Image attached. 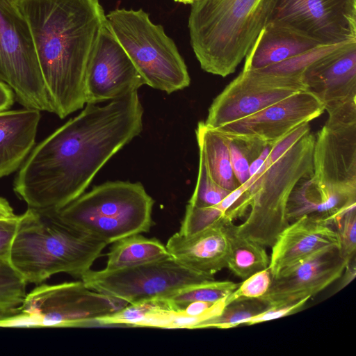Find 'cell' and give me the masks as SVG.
<instances>
[{
    "label": "cell",
    "mask_w": 356,
    "mask_h": 356,
    "mask_svg": "<svg viewBox=\"0 0 356 356\" xmlns=\"http://www.w3.org/2000/svg\"><path fill=\"white\" fill-rule=\"evenodd\" d=\"M82 111L37 145L13 190L29 208L56 211L81 195L106 163L143 129L137 90Z\"/></svg>",
    "instance_id": "cell-1"
},
{
    "label": "cell",
    "mask_w": 356,
    "mask_h": 356,
    "mask_svg": "<svg viewBox=\"0 0 356 356\" xmlns=\"http://www.w3.org/2000/svg\"><path fill=\"white\" fill-rule=\"evenodd\" d=\"M53 113L83 108L88 65L106 19L99 0H19Z\"/></svg>",
    "instance_id": "cell-2"
},
{
    "label": "cell",
    "mask_w": 356,
    "mask_h": 356,
    "mask_svg": "<svg viewBox=\"0 0 356 356\" xmlns=\"http://www.w3.org/2000/svg\"><path fill=\"white\" fill-rule=\"evenodd\" d=\"M315 136L309 123L300 125L274 144L268 156L252 177L254 182L238 200L241 211L250 210L236 232L271 248L289 225L287 205L296 186L313 172Z\"/></svg>",
    "instance_id": "cell-3"
},
{
    "label": "cell",
    "mask_w": 356,
    "mask_h": 356,
    "mask_svg": "<svg viewBox=\"0 0 356 356\" xmlns=\"http://www.w3.org/2000/svg\"><path fill=\"white\" fill-rule=\"evenodd\" d=\"M275 0H195L188 27L201 68L226 77L268 22Z\"/></svg>",
    "instance_id": "cell-4"
},
{
    "label": "cell",
    "mask_w": 356,
    "mask_h": 356,
    "mask_svg": "<svg viewBox=\"0 0 356 356\" xmlns=\"http://www.w3.org/2000/svg\"><path fill=\"white\" fill-rule=\"evenodd\" d=\"M106 245L65 224L54 211L28 208L19 216L9 261L27 283L59 273L81 279Z\"/></svg>",
    "instance_id": "cell-5"
},
{
    "label": "cell",
    "mask_w": 356,
    "mask_h": 356,
    "mask_svg": "<svg viewBox=\"0 0 356 356\" xmlns=\"http://www.w3.org/2000/svg\"><path fill=\"white\" fill-rule=\"evenodd\" d=\"M154 203L139 182L108 181L54 212L65 224L108 245L148 232Z\"/></svg>",
    "instance_id": "cell-6"
},
{
    "label": "cell",
    "mask_w": 356,
    "mask_h": 356,
    "mask_svg": "<svg viewBox=\"0 0 356 356\" xmlns=\"http://www.w3.org/2000/svg\"><path fill=\"white\" fill-rule=\"evenodd\" d=\"M118 40L145 81L168 94L190 85L186 65L174 41L143 9H115L106 15Z\"/></svg>",
    "instance_id": "cell-7"
},
{
    "label": "cell",
    "mask_w": 356,
    "mask_h": 356,
    "mask_svg": "<svg viewBox=\"0 0 356 356\" xmlns=\"http://www.w3.org/2000/svg\"><path fill=\"white\" fill-rule=\"evenodd\" d=\"M0 80L24 108L53 113L19 0H0Z\"/></svg>",
    "instance_id": "cell-8"
},
{
    "label": "cell",
    "mask_w": 356,
    "mask_h": 356,
    "mask_svg": "<svg viewBox=\"0 0 356 356\" xmlns=\"http://www.w3.org/2000/svg\"><path fill=\"white\" fill-rule=\"evenodd\" d=\"M210 277L179 264L171 256L149 263L117 270H90L81 280L92 290L134 304L164 298Z\"/></svg>",
    "instance_id": "cell-9"
},
{
    "label": "cell",
    "mask_w": 356,
    "mask_h": 356,
    "mask_svg": "<svg viewBox=\"0 0 356 356\" xmlns=\"http://www.w3.org/2000/svg\"><path fill=\"white\" fill-rule=\"evenodd\" d=\"M127 302L92 290L81 281L42 284L26 295L19 310L32 315L40 327H91L127 306Z\"/></svg>",
    "instance_id": "cell-10"
},
{
    "label": "cell",
    "mask_w": 356,
    "mask_h": 356,
    "mask_svg": "<svg viewBox=\"0 0 356 356\" xmlns=\"http://www.w3.org/2000/svg\"><path fill=\"white\" fill-rule=\"evenodd\" d=\"M305 90L302 73L243 69L213 100L204 123L216 129Z\"/></svg>",
    "instance_id": "cell-11"
},
{
    "label": "cell",
    "mask_w": 356,
    "mask_h": 356,
    "mask_svg": "<svg viewBox=\"0 0 356 356\" xmlns=\"http://www.w3.org/2000/svg\"><path fill=\"white\" fill-rule=\"evenodd\" d=\"M268 22L323 46L356 41V0H275Z\"/></svg>",
    "instance_id": "cell-12"
},
{
    "label": "cell",
    "mask_w": 356,
    "mask_h": 356,
    "mask_svg": "<svg viewBox=\"0 0 356 356\" xmlns=\"http://www.w3.org/2000/svg\"><path fill=\"white\" fill-rule=\"evenodd\" d=\"M324 111L323 102L308 89L215 129L233 140L274 144Z\"/></svg>",
    "instance_id": "cell-13"
},
{
    "label": "cell",
    "mask_w": 356,
    "mask_h": 356,
    "mask_svg": "<svg viewBox=\"0 0 356 356\" xmlns=\"http://www.w3.org/2000/svg\"><path fill=\"white\" fill-rule=\"evenodd\" d=\"M145 81L118 40L108 20L104 21L88 65L86 102L97 104L138 90Z\"/></svg>",
    "instance_id": "cell-14"
},
{
    "label": "cell",
    "mask_w": 356,
    "mask_h": 356,
    "mask_svg": "<svg viewBox=\"0 0 356 356\" xmlns=\"http://www.w3.org/2000/svg\"><path fill=\"white\" fill-rule=\"evenodd\" d=\"M310 178L318 185L356 195V122L326 121L315 136Z\"/></svg>",
    "instance_id": "cell-15"
},
{
    "label": "cell",
    "mask_w": 356,
    "mask_h": 356,
    "mask_svg": "<svg viewBox=\"0 0 356 356\" xmlns=\"http://www.w3.org/2000/svg\"><path fill=\"white\" fill-rule=\"evenodd\" d=\"M348 262L339 249L321 252L272 277L268 290L259 299L269 308L310 298L338 280Z\"/></svg>",
    "instance_id": "cell-16"
},
{
    "label": "cell",
    "mask_w": 356,
    "mask_h": 356,
    "mask_svg": "<svg viewBox=\"0 0 356 356\" xmlns=\"http://www.w3.org/2000/svg\"><path fill=\"white\" fill-rule=\"evenodd\" d=\"M340 248L338 232L327 220L303 216L289 222L271 247L269 269L272 277L321 252Z\"/></svg>",
    "instance_id": "cell-17"
},
{
    "label": "cell",
    "mask_w": 356,
    "mask_h": 356,
    "mask_svg": "<svg viewBox=\"0 0 356 356\" xmlns=\"http://www.w3.org/2000/svg\"><path fill=\"white\" fill-rule=\"evenodd\" d=\"M302 76L325 107L356 97V41L337 44L310 63Z\"/></svg>",
    "instance_id": "cell-18"
},
{
    "label": "cell",
    "mask_w": 356,
    "mask_h": 356,
    "mask_svg": "<svg viewBox=\"0 0 356 356\" xmlns=\"http://www.w3.org/2000/svg\"><path fill=\"white\" fill-rule=\"evenodd\" d=\"M224 220L193 234L175 233L165 245L170 255L191 270L214 277L227 266L229 242Z\"/></svg>",
    "instance_id": "cell-19"
},
{
    "label": "cell",
    "mask_w": 356,
    "mask_h": 356,
    "mask_svg": "<svg viewBox=\"0 0 356 356\" xmlns=\"http://www.w3.org/2000/svg\"><path fill=\"white\" fill-rule=\"evenodd\" d=\"M40 117L33 108L0 112V178L17 170L33 149Z\"/></svg>",
    "instance_id": "cell-20"
},
{
    "label": "cell",
    "mask_w": 356,
    "mask_h": 356,
    "mask_svg": "<svg viewBox=\"0 0 356 356\" xmlns=\"http://www.w3.org/2000/svg\"><path fill=\"white\" fill-rule=\"evenodd\" d=\"M354 208L356 195L318 185L308 177L302 179L292 192L286 218L291 222L303 216H316L337 229L344 215Z\"/></svg>",
    "instance_id": "cell-21"
},
{
    "label": "cell",
    "mask_w": 356,
    "mask_h": 356,
    "mask_svg": "<svg viewBox=\"0 0 356 356\" xmlns=\"http://www.w3.org/2000/svg\"><path fill=\"white\" fill-rule=\"evenodd\" d=\"M321 45L289 28L268 22L245 56L243 69H260L305 54Z\"/></svg>",
    "instance_id": "cell-22"
},
{
    "label": "cell",
    "mask_w": 356,
    "mask_h": 356,
    "mask_svg": "<svg viewBox=\"0 0 356 356\" xmlns=\"http://www.w3.org/2000/svg\"><path fill=\"white\" fill-rule=\"evenodd\" d=\"M199 158L202 161L211 179L222 188L233 191L240 185L230 162L229 138L216 129L200 122L196 131Z\"/></svg>",
    "instance_id": "cell-23"
},
{
    "label": "cell",
    "mask_w": 356,
    "mask_h": 356,
    "mask_svg": "<svg viewBox=\"0 0 356 356\" xmlns=\"http://www.w3.org/2000/svg\"><path fill=\"white\" fill-rule=\"evenodd\" d=\"M111 247L104 269L117 270L138 266L170 257L165 245L156 238L141 234L118 240Z\"/></svg>",
    "instance_id": "cell-24"
},
{
    "label": "cell",
    "mask_w": 356,
    "mask_h": 356,
    "mask_svg": "<svg viewBox=\"0 0 356 356\" xmlns=\"http://www.w3.org/2000/svg\"><path fill=\"white\" fill-rule=\"evenodd\" d=\"M224 227L229 242L226 268L233 274L245 280L269 266L270 257L264 246L239 235L231 220H224Z\"/></svg>",
    "instance_id": "cell-25"
},
{
    "label": "cell",
    "mask_w": 356,
    "mask_h": 356,
    "mask_svg": "<svg viewBox=\"0 0 356 356\" xmlns=\"http://www.w3.org/2000/svg\"><path fill=\"white\" fill-rule=\"evenodd\" d=\"M253 182L254 179L250 177L245 183L232 191L217 204L206 207L187 204L179 232L183 235H190L222 219L233 221L232 211L236 201Z\"/></svg>",
    "instance_id": "cell-26"
},
{
    "label": "cell",
    "mask_w": 356,
    "mask_h": 356,
    "mask_svg": "<svg viewBox=\"0 0 356 356\" xmlns=\"http://www.w3.org/2000/svg\"><path fill=\"white\" fill-rule=\"evenodd\" d=\"M238 284L229 280H210L185 286L163 298L180 311L192 302H215L223 299L234 291Z\"/></svg>",
    "instance_id": "cell-27"
},
{
    "label": "cell",
    "mask_w": 356,
    "mask_h": 356,
    "mask_svg": "<svg viewBox=\"0 0 356 356\" xmlns=\"http://www.w3.org/2000/svg\"><path fill=\"white\" fill-rule=\"evenodd\" d=\"M165 309H176V308L163 298H155L134 304H128L113 314L99 318L97 321V326L142 327L144 322L152 315Z\"/></svg>",
    "instance_id": "cell-28"
},
{
    "label": "cell",
    "mask_w": 356,
    "mask_h": 356,
    "mask_svg": "<svg viewBox=\"0 0 356 356\" xmlns=\"http://www.w3.org/2000/svg\"><path fill=\"white\" fill-rule=\"evenodd\" d=\"M26 284L8 259H0V318L18 312L27 295Z\"/></svg>",
    "instance_id": "cell-29"
},
{
    "label": "cell",
    "mask_w": 356,
    "mask_h": 356,
    "mask_svg": "<svg viewBox=\"0 0 356 356\" xmlns=\"http://www.w3.org/2000/svg\"><path fill=\"white\" fill-rule=\"evenodd\" d=\"M259 298H241L226 305L220 314L202 323L197 329H230L241 326L242 322L267 309Z\"/></svg>",
    "instance_id": "cell-30"
},
{
    "label": "cell",
    "mask_w": 356,
    "mask_h": 356,
    "mask_svg": "<svg viewBox=\"0 0 356 356\" xmlns=\"http://www.w3.org/2000/svg\"><path fill=\"white\" fill-rule=\"evenodd\" d=\"M231 192L218 186L211 179L202 161L199 158L197 182L188 204L195 207L213 206L220 202Z\"/></svg>",
    "instance_id": "cell-31"
},
{
    "label": "cell",
    "mask_w": 356,
    "mask_h": 356,
    "mask_svg": "<svg viewBox=\"0 0 356 356\" xmlns=\"http://www.w3.org/2000/svg\"><path fill=\"white\" fill-rule=\"evenodd\" d=\"M271 281L272 275L268 267L252 274L225 298L226 305L237 299L259 298L267 292Z\"/></svg>",
    "instance_id": "cell-32"
},
{
    "label": "cell",
    "mask_w": 356,
    "mask_h": 356,
    "mask_svg": "<svg viewBox=\"0 0 356 356\" xmlns=\"http://www.w3.org/2000/svg\"><path fill=\"white\" fill-rule=\"evenodd\" d=\"M339 237L341 256L348 261L355 258L356 208L348 211L337 228Z\"/></svg>",
    "instance_id": "cell-33"
},
{
    "label": "cell",
    "mask_w": 356,
    "mask_h": 356,
    "mask_svg": "<svg viewBox=\"0 0 356 356\" xmlns=\"http://www.w3.org/2000/svg\"><path fill=\"white\" fill-rule=\"evenodd\" d=\"M309 299L305 298L290 305L267 308L264 312L245 319L241 325H255L289 316L300 311Z\"/></svg>",
    "instance_id": "cell-34"
},
{
    "label": "cell",
    "mask_w": 356,
    "mask_h": 356,
    "mask_svg": "<svg viewBox=\"0 0 356 356\" xmlns=\"http://www.w3.org/2000/svg\"><path fill=\"white\" fill-rule=\"evenodd\" d=\"M19 216L0 218V259H9L10 249L16 234Z\"/></svg>",
    "instance_id": "cell-35"
},
{
    "label": "cell",
    "mask_w": 356,
    "mask_h": 356,
    "mask_svg": "<svg viewBox=\"0 0 356 356\" xmlns=\"http://www.w3.org/2000/svg\"><path fill=\"white\" fill-rule=\"evenodd\" d=\"M15 97L10 87L0 80V112L8 110L13 106Z\"/></svg>",
    "instance_id": "cell-36"
},
{
    "label": "cell",
    "mask_w": 356,
    "mask_h": 356,
    "mask_svg": "<svg viewBox=\"0 0 356 356\" xmlns=\"http://www.w3.org/2000/svg\"><path fill=\"white\" fill-rule=\"evenodd\" d=\"M214 302L195 301L186 305L181 311L191 316H197L205 313Z\"/></svg>",
    "instance_id": "cell-37"
},
{
    "label": "cell",
    "mask_w": 356,
    "mask_h": 356,
    "mask_svg": "<svg viewBox=\"0 0 356 356\" xmlns=\"http://www.w3.org/2000/svg\"><path fill=\"white\" fill-rule=\"evenodd\" d=\"M356 275V261L355 258L350 261L346 265L344 271L339 277L340 282L337 288V291H339L346 287L350 284L355 277Z\"/></svg>",
    "instance_id": "cell-38"
},
{
    "label": "cell",
    "mask_w": 356,
    "mask_h": 356,
    "mask_svg": "<svg viewBox=\"0 0 356 356\" xmlns=\"http://www.w3.org/2000/svg\"><path fill=\"white\" fill-rule=\"evenodd\" d=\"M274 144H266L259 156L250 163L249 168L250 177L254 175L261 167L268 156Z\"/></svg>",
    "instance_id": "cell-39"
},
{
    "label": "cell",
    "mask_w": 356,
    "mask_h": 356,
    "mask_svg": "<svg viewBox=\"0 0 356 356\" xmlns=\"http://www.w3.org/2000/svg\"><path fill=\"white\" fill-rule=\"evenodd\" d=\"M15 216L9 202L0 197V218H11Z\"/></svg>",
    "instance_id": "cell-40"
},
{
    "label": "cell",
    "mask_w": 356,
    "mask_h": 356,
    "mask_svg": "<svg viewBox=\"0 0 356 356\" xmlns=\"http://www.w3.org/2000/svg\"><path fill=\"white\" fill-rule=\"evenodd\" d=\"M175 2L181 3L184 4H191L195 0H174Z\"/></svg>",
    "instance_id": "cell-41"
}]
</instances>
